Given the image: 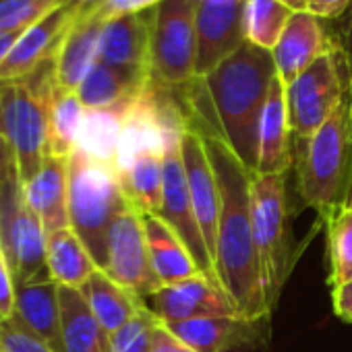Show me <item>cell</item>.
Here are the masks:
<instances>
[{
	"mask_svg": "<svg viewBox=\"0 0 352 352\" xmlns=\"http://www.w3.org/2000/svg\"><path fill=\"white\" fill-rule=\"evenodd\" d=\"M274 79L272 52L245 42L214 71L176 89L187 118L224 141L241 164L255 172L259 122Z\"/></svg>",
	"mask_w": 352,
	"mask_h": 352,
	"instance_id": "1",
	"label": "cell"
},
{
	"mask_svg": "<svg viewBox=\"0 0 352 352\" xmlns=\"http://www.w3.org/2000/svg\"><path fill=\"white\" fill-rule=\"evenodd\" d=\"M199 133L206 141L220 189L216 253L220 286L228 294L239 315L253 321L270 319L272 311L263 294L259 257L253 234L251 170L241 164V160L224 141L201 129Z\"/></svg>",
	"mask_w": 352,
	"mask_h": 352,
	"instance_id": "2",
	"label": "cell"
},
{
	"mask_svg": "<svg viewBox=\"0 0 352 352\" xmlns=\"http://www.w3.org/2000/svg\"><path fill=\"white\" fill-rule=\"evenodd\" d=\"M296 191L327 224L344 210L352 185V100L346 96L323 126L296 141Z\"/></svg>",
	"mask_w": 352,
	"mask_h": 352,
	"instance_id": "3",
	"label": "cell"
},
{
	"mask_svg": "<svg viewBox=\"0 0 352 352\" xmlns=\"http://www.w3.org/2000/svg\"><path fill=\"white\" fill-rule=\"evenodd\" d=\"M54 94V58L25 79L0 81V129L11 145L23 185L34 179L48 157V120Z\"/></svg>",
	"mask_w": 352,
	"mask_h": 352,
	"instance_id": "4",
	"label": "cell"
},
{
	"mask_svg": "<svg viewBox=\"0 0 352 352\" xmlns=\"http://www.w3.org/2000/svg\"><path fill=\"white\" fill-rule=\"evenodd\" d=\"M129 206L116 168L75 149L69 157V218L100 270L106 267L108 232L114 218Z\"/></svg>",
	"mask_w": 352,
	"mask_h": 352,
	"instance_id": "5",
	"label": "cell"
},
{
	"mask_svg": "<svg viewBox=\"0 0 352 352\" xmlns=\"http://www.w3.org/2000/svg\"><path fill=\"white\" fill-rule=\"evenodd\" d=\"M288 172H251L253 234L261 270L263 294L270 311L280 300L284 284L294 265L290 212H288Z\"/></svg>",
	"mask_w": 352,
	"mask_h": 352,
	"instance_id": "6",
	"label": "cell"
},
{
	"mask_svg": "<svg viewBox=\"0 0 352 352\" xmlns=\"http://www.w3.org/2000/svg\"><path fill=\"white\" fill-rule=\"evenodd\" d=\"M48 232L25 197L23 183L13 172L0 187V249L17 286L52 280L46 263Z\"/></svg>",
	"mask_w": 352,
	"mask_h": 352,
	"instance_id": "7",
	"label": "cell"
},
{
	"mask_svg": "<svg viewBox=\"0 0 352 352\" xmlns=\"http://www.w3.org/2000/svg\"><path fill=\"white\" fill-rule=\"evenodd\" d=\"M195 0H162L151 9L149 81L170 89L185 87L195 79Z\"/></svg>",
	"mask_w": 352,
	"mask_h": 352,
	"instance_id": "8",
	"label": "cell"
},
{
	"mask_svg": "<svg viewBox=\"0 0 352 352\" xmlns=\"http://www.w3.org/2000/svg\"><path fill=\"white\" fill-rule=\"evenodd\" d=\"M342 65L344 56L331 44L325 54L286 85L288 122L294 141H305L317 133L344 100L346 77Z\"/></svg>",
	"mask_w": 352,
	"mask_h": 352,
	"instance_id": "9",
	"label": "cell"
},
{
	"mask_svg": "<svg viewBox=\"0 0 352 352\" xmlns=\"http://www.w3.org/2000/svg\"><path fill=\"white\" fill-rule=\"evenodd\" d=\"M104 272L145 305L162 288L149 261L141 212L133 206H126L110 226Z\"/></svg>",
	"mask_w": 352,
	"mask_h": 352,
	"instance_id": "10",
	"label": "cell"
},
{
	"mask_svg": "<svg viewBox=\"0 0 352 352\" xmlns=\"http://www.w3.org/2000/svg\"><path fill=\"white\" fill-rule=\"evenodd\" d=\"M245 3L247 0H195L197 21V63L195 77L214 71L234 54L245 42Z\"/></svg>",
	"mask_w": 352,
	"mask_h": 352,
	"instance_id": "11",
	"label": "cell"
},
{
	"mask_svg": "<svg viewBox=\"0 0 352 352\" xmlns=\"http://www.w3.org/2000/svg\"><path fill=\"white\" fill-rule=\"evenodd\" d=\"M181 153L185 162V172L189 181L191 201L195 218L210 251V257L216 265L218 253V220H220V189L216 181V172L206 147V141L199 129L187 118V126L181 139ZM218 272V270H216Z\"/></svg>",
	"mask_w": 352,
	"mask_h": 352,
	"instance_id": "12",
	"label": "cell"
},
{
	"mask_svg": "<svg viewBox=\"0 0 352 352\" xmlns=\"http://www.w3.org/2000/svg\"><path fill=\"white\" fill-rule=\"evenodd\" d=\"M147 307L166 325L199 317L239 315L228 294L204 274H197L193 278L170 286H162L147 300Z\"/></svg>",
	"mask_w": 352,
	"mask_h": 352,
	"instance_id": "13",
	"label": "cell"
},
{
	"mask_svg": "<svg viewBox=\"0 0 352 352\" xmlns=\"http://www.w3.org/2000/svg\"><path fill=\"white\" fill-rule=\"evenodd\" d=\"M265 321L226 315L168 323V327L197 352H259L267 340Z\"/></svg>",
	"mask_w": 352,
	"mask_h": 352,
	"instance_id": "14",
	"label": "cell"
},
{
	"mask_svg": "<svg viewBox=\"0 0 352 352\" xmlns=\"http://www.w3.org/2000/svg\"><path fill=\"white\" fill-rule=\"evenodd\" d=\"M73 21L75 13L67 5H60L30 30H25L5 63L0 65V81L25 79L44 63L52 60Z\"/></svg>",
	"mask_w": 352,
	"mask_h": 352,
	"instance_id": "15",
	"label": "cell"
},
{
	"mask_svg": "<svg viewBox=\"0 0 352 352\" xmlns=\"http://www.w3.org/2000/svg\"><path fill=\"white\" fill-rule=\"evenodd\" d=\"M151 58V11L116 17L104 23L100 63L149 77Z\"/></svg>",
	"mask_w": 352,
	"mask_h": 352,
	"instance_id": "16",
	"label": "cell"
},
{
	"mask_svg": "<svg viewBox=\"0 0 352 352\" xmlns=\"http://www.w3.org/2000/svg\"><path fill=\"white\" fill-rule=\"evenodd\" d=\"M331 44L333 42H329L321 19L307 11L294 13L272 50L276 75L284 81V85H290L305 69L325 54Z\"/></svg>",
	"mask_w": 352,
	"mask_h": 352,
	"instance_id": "17",
	"label": "cell"
},
{
	"mask_svg": "<svg viewBox=\"0 0 352 352\" xmlns=\"http://www.w3.org/2000/svg\"><path fill=\"white\" fill-rule=\"evenodd\" d=\"M104 21L96 15H75L54 54V79L60 91H75L100 60Z\"/></svg>",
	"mask_w": 352,
	"mask_h": 352,
	"instance_id": "18",
	"label": "cell"
},
{
	"mask_svg": "<svg viewBox=\"0 0 352 352\" xmlns=\"http://www.w3.org/2000/svg\"><path fill=\"white\" fill-rule=\"evenodd\" d=\"M290 122L286 106V85L276 75L259 122V145H257V174H280L288 172L292 164L290 147Z\"/></svg>",
	"mask_w": 352,
	"mask_h": 352,
	"instance_id": "19",
	"label": "cell"
},
{
	"mask_svg": "<svg viewBox=\"0 0 352 352\" xmlns=\"http://www.w3.org/2000/svg\"><path fill=\"white\" fill-rule=\"evenodd\" d=\"M28 204L42 220L46 232L71 226L69 218V157L48 155L34 179L23 185Z\"/></svg>",
	"mask_w": 352,
	"mask_h": 352,
	"instance_id": "20",
	"label": "cell"
},
{
	"mask_svg": "<svg viewBox=\"0 0 352 352\" xmlns=\"http://www.w3.org/2000/svg\"><path fill=\"white\" fill-rule=\"evenodd\" d=\"M141 218L149 261L162 286H170L201 274L189 247L160 216L141 214Z\"/></svg>",
	"mask_w": 352,
	"mask_h": 352,
	"instance_id": "21",
	"label": "cell"
},
{
	"mask_svg": "<svg viewBox=\"0 0 352 352\" xmlns=\"http://www.w3.org/2000/svg\"><path fill=\"white\" fill-rule=\"evenodd\" d=\"M164 149H143L116 166L118 183L129 206L141 214H160Z\"/></svg>",
	"mask_w": 352,
	"mask_h": 352,
	"instance_id": "22",
	"label": "cell"
},
{
	"mask_svg": "<svg viewBox=\"0 0 352 352\" xmlns=\"http://www.w3.org/2000/svg\"><path fill=\"white\" fill-rule=\"evenodd\" d=\"M63 352H110V338L79 288L58 286Z\"/></svg>",
	"mask_w": 352,
	"mask_h": 352,
	"instance_id": "23",
	"label": "cell"
},
{
	"mask_svg": "<svg viewBox=\"0 0 352 352\" xmlns=\"http://www.w3.org/2000/svg\"><path fill=\"white\" fill-rule=\"evenodd\" d=\"M32 333L50 344L56 352H63L60 340V302L58 284L52 280L17 286L15 294V315Z\"/></svg>",
	"mask_w": 352,
	"mask_h": 352,
	"instance_id": "24",
	"label": "cell"
},
{
	"mask_svg": "<svg viewBox=\"0 0 352 352\" xmlns=\"http://www.w3.org/2000/svg\"><path fill=\"white\" fill-rule=\"evenodd\" d=\"M149 85V77H141L104 63H96L77 89V96L85 110L114 108L131 104Z\"/></svg>",
	"mask_w": 352,
	"mask_h": 352,
	"instance_id": "25",
	"label": "cell"
},
{
	"mask_svg": "<svg viewBox=\"0 0 352 352\" xmlns=\"http://www.w3.org/2000/svg\"><path fill=\"white\" fill-rule=\"evenodd\" d=\"M46 263L52 282L79 290L98 270L91 253L71 226L48 234Z\"/></svg>",
	"mask_w": 352,
	"mask_h": 352,
	"instance_id": "26",
	"label": "cell"
},
{
	"mask_svg": "<svg viewBox=\"0 0 352 352\" xmlns=\"http://www.w3.org/2000/svg\"><path fill=\"white\" fill-rule=\"evenodd\" d=\"M81 292L108 336L120 329L126 321H131L135 313L145 305L139 302L131 292H126L100 267L81 286Z\"/></svg>",
	"mask_w": 352,
	"mask_h": 352,
	"instance_id": "27",
	"label": "cell"
},
{
	"mask_svg": "<svg viewBox=\"0 0 352 352\" xmlns=\"http://www.w3.org/2000/svg\"><path fill=\"white\" fill-rule=\"evenodd\" d=\"M131 104H122L114 108H100V110H85L75 149L83 151L91 160H98L116 168L122 122H124L126 108Z\"/></svg>",
	"mask_w": 352,
	"mask_h": 352,
	"instance_id": "28",
	"label": "cell"
},
{
	"mask_svg": "<svg viewBox=\"0 0 352 352\" xmlns=\"http://www.w3.org/2000/svg\"><path fill=\"white\" fill-rule=\"evenodd\" d=\"M83 116H85V106L81 104L79 96L75 91H60L56 87V94L50 102L48 155H56V157L73 155Z\"/></svg>",
	"mask_w": 352,
	"mask_h": 352,
	"instance_id": "29",
	"label": "cell"
},
{
	"mask_svg": "<svg viewBox=\"0 0 352 352\" xmlns=\"http://www.w3.org/2000/svg\"><path fill=\"white\" fill-rule=\"evenodd\" d=\"M294 11L280 0H247L245 38L249 44L272 52Z\"/></svg>",
	"mask_w": 352,
	"mask_h": 352,
	"instance_id": "30",
	"label": "cell"
},
{
	"mask_svg": "<svg viewBox=\"0 0 352 352\" xmlns=\"http://www.w3.org/2000/svg\"><path fill=\"white\" fill-rule=\"evenodd\" d=\"M327 251L331 288L352 282V212L342 210L327 222Z\"/></svg>",
	"mask_w": 352,
	"mask_h": 352,
	"instance_id": "31",
	"label": "cell"
},
{
	"mask_svg": "<svg viewBox=\"0 0 352 352\" xmlns=\"http://www.w3.org/2000/svg\"><path fill=\"white\" fill-rule=\"evenodd\" d=\"M63 0H0V34H23Z\"/></svg>",
	"mask_w": 352,
	"mask_h": 352,
	"instance_id": "32",
	"label": "cell"
},
{
	"mask_svg": "<svg viewBox=\"0 0 352 352\" xmlns=\"http://www.w3.org/2000/svg\"><path fill=\"white\" fill-rule=\"evenodd\" d=\"M155 323L157 317L147 305H143L131 321H126L120 329L108 336L110 352H149Z\"/></svg>",
	"mask_w": 352,
	"mask_h": 352,
	"instance_id": "33",
	"label": "cell"
},
{
	"mask_svg": "<svg viewBox=\"0 0 352 352\" xmlns=\"http://www.w3.org/2000/svg\"><path fill=\"white\" fill-rule=\"evenodd\" d=\"M0 352H56L15 317L0 321Z\"/></svg>",
	"mask_w": 352,
	"mask_h": 352,
	"instance_id": "34",
	"label": "cell"
},
{
	"mask_svg": "<svg viewBox=\"0 0 352 352\" xmlns=\"http://www.w3.org/2000/svg\"><path fill=\"white\" fill-rule=\"evenodd\" d=\"M160 3H162V0H104V3L89 15H96L98 19H102L106 23V21L116 19V17L151 11Z\"/></svg>",
	"mask_w": 352,
	"mask_h": 352,
	"instance_id": "35",
	"label": "cell"
},
{
	"mask_svg": "<svg viewBox=\"0 0 352 352\" xmlns=\"http://www.w3.org/2000/svg\"><path fill=\"white\" fill-rule=\"evenodd\" d=\"M15 294H17L15 276L11 272V265L3 249H0V321L11 319L15 315Z\"/></svg>",
	"mask_w": 352,
	"mask_h": 352,
	"instance_id": "36",
	"label": "cell"
},
{
	"mask_svg": "<svg viewBox=\"0 0 352 352\" xmlns=\"http://www.w3.org/2000/svg\"><path fill=\"white\" fill-rule=\"evenodd\" d=\"M149 352H197V350L193 346H189L185 340H181L166 323H162L157 319V323L153 327Z\"/></svg>",
	"mask_w": 352,
	"mask_h": 352,
	"instance_id": "37",
	"label": "cell"
},
{
	"mask_svg": "<svg viewBox=\"0 0 352 352\" xmlns=\"http://www.w3.org/2000/svg\"><path fill=\"white\" fill-rule=\"evenodd\" d=\"M352 5V0H307V13L317 19H336Z\"/></svg>",
	"mask_w": 352,
	"mask_h": 352,
	"instance_id": "38",
	"label": "cell"
},
{
	"mask_svg": "<svg viewBox=\"0 0 352 352\" xmlns=\"http://www.w3.org/2000/svg\"><path fill=\"white\" fill-rule=\"evenodd\" d=\"M331 307L342 321L352 323V282L331 288Z\"/></svg>",
	"mask_w": 352,
	"mask_h": 352,
	"instance_id": "39",
	"label": "cell"
},
{
	"mask_svg": "<svg viewBox=\"0 0 352 352\" xmlns=\"http://www.w3.org/2000/svg\"><path fill=\"white\" fill-rule=\"evenodd\" d=\"M13 172H17L15 170V157H13L11 145H9L3 129H0V187H3V183L9 179Z\"/></svg>",
	"mask_w": 352,
	"mask_h": 352,
	"instance_id": "40",
	"label": "cell"
},
{
	"mask_svg": "<svg viewBox=\"0 0 352 352\" xmlns=\"http://www.w3.org/2000/svg\"><path fill=\"white\" fill-rule=\"evenodd\" d=\"M102 3H104V0H63V5H67L77 17L94 13Z\"/></svg>",
	"mask_w": 352,
	"mask_h": 352,
	"instance_id": "41",
	"label": "cell"
},
{
	"mask_svg": "<svg viewBox=\"0 0 352 352\" xmlns=\"http://www.w3.org/2000/svg\"><path fill=\"white\" fill-rule=\"evenodd\" d=\"M21 34H0V65L5 63V58L9 56V52L13 50L15 42L19 40Z\"/></svg>",
	"mask_w": 352,
	"mask_h": 352,
	"instance_id": "42",
	"label": "cell"
},
{
	"mask_svg": "<svg viewBox=\"0 0 352 352\" xmlns=\"http://www.w3.org/2000/svg\"><path fill=\"white\" fill-rule=\"evenodd\" d=\"M344 67H346V89L352 100V56H344Z\"/></svg>",
	"mask_w": 352,
	"mask_h": 352,
	"instance_id": "43",
	"label": "cell"
},
{
	"mask_svg": "<svg viewBox=\"0 0 352 352\" xmlns=\"http://www.w3.org/2000/svg\"><path fill=\"white\" fill-rule=\"evenodd\" d=\"M280 3H284L286 7H290L294 13H298V11H307V0H280Z\"/></svg>",
	"mask_w": 352,
	"mask_h": 352,
	"instance_id": "44",
	"label": "cell"
},
{
	"mask_svg": "<svg viewBox=\"0 0 352 352\" xmlns=\"http://www.w3.org/2000/svg\"><path fill=\"white\" fill-rule=\"evenodd\" d=\"M344 210L352 212V185H350V191H348V197H346V204H344Z\"/></svg>",
	"mask_w": 352,
	"mask_h": 352,
	"instance_id": "45",
	"label": "cell"
},
{
	"mask_svg": "<svg viewBox=\"0 0 352 352\" xmlns=\"http://www.w3.org/2000/svg\"><path fill=\"white\" fill-rule=\"evenodd\" d=\"M350 40H352V36H350ZM342 54H344V56H352V50H350V52H342Z\"/></svg>",
	"mask_w": 352,
	"mask_h": 352,
	"instance_id": "46",
	"label": "cell"
}]
</instances>
